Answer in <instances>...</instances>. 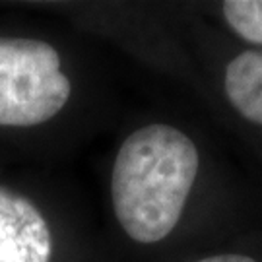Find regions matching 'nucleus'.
Returning <instances> with one entry per match:
<instances>
[{
  "label": "nucleus",
  "instance_id": "3",
  "mask_svg": "<svg viewBox=\"0 0 262 262\" xmlns=\"http://www.w3.org/2000/svg\"><path fill=\"white\" fill-rule=\"evenodd\" d=\"M53 233L29 198L0 187V262H51Z\"/></svg>",
  "mask_w": 262,
  "mask_h": 262
},
{
  "label": "nucleus",
  "instance_id": "1",
  "mask_svg": "<svg viewBox=\"0 0 262 262\" xmlns=\"http://www.w3.org/2000/svg\"><path fill=\"white\" fill-rule=\"evenodd\" d=\"M200 167L196 144L165 122L130 132L111 171L113 212L132 241L154 245L177 227Z\"/></svg>",
  "mask_w": 262,
  "mask_h": 262
},
{
  "label": "nucleus",
  "instance_id": "5",
  "mask_svg": "<svg viewBox=\"0 0 262 262\" xmlns=\"http://www.w3.org/2000/svg\"><path fill=\"white\" fill-rule=\"evenodd\" d=\"M222 14L239 37L262 47V0H227Z\"/></svg>",
  "mask_w": 262,
  "mask_h": 262
},
{
  "label": "nucleus",
  "instance_id": "6",
  "mask_svg": "<svg viewBox=\"0 0 262 262\" xmlns=\"http://www.w3.org/2000/svg\"><path fill=\"white\" fill-rule=\"evenodd\" d=\"M194 262H258V260H254L253 256H249V254L224 253V254H214V256H204V258Z\"/></svg>",
  "mask_w": 262,
  "mask_h": 262
},
{
  "label": "nucleus",
  "instance_id": "4",
  "mask_svg": "<svg viewBox=\"0 0 262 262\" xmlns=\"http://www.w3.org/2000/svg\"><path fill=\"white\" fill-rule=\"evenodd\" d=\"M224 90L245 121L262 126V51H245L227 62Z\"/></svg>",
  "mask_w": 262,
  "mask_h": 262
},
{
  "label": "nucleus",
  "instance_id": "2",
  "mask_svg": "<svg viewBox=\"0 0 262 262\" xmlns=\"http://www.w3.org/2000/svg\"><path fill=\"white\" fill-rule=\"evenodd\" d=\"M72 94L62 60L41 39L0 37V126H37L55 119Z\"/></svg>",
  "mask_w": 262,
  "mask_h": 262
}]
</instances>
